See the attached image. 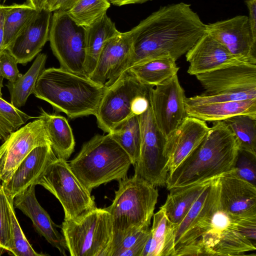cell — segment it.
<instances>
[{
  "mask_svg": "<svg viewBox=\"0 0 256 256\" xmlns=\"http://www.w3.org/2000/svg\"><path fill=\"white\" fill-rule=\"evenodd\" d=\"M129 32L132 52L124 72L160 56L176 60L205 32V24L190 4L180 2L160 7Z\"/></svg>",
  "mask_w": 256,
  "mask_h": 256,
  "instance_id": "cell-1",
  "label": "cell"
},
{
  "mask_svg": "<svg viewBox=\"0 0 256 256\" xmlns=\"http://www.w3.org/2000/svg\"><path fill=\"white\" fill-rule=\"evenodd\" d=\"M239 147L223 121L214 122L200 144L172 172L167 189L200 183L234 168Z\"/></svg>",
  "mask_w": 256,
  "mask_h": 256,
  "instance_id": "cell-2",
  "label": "cell"
},
{
  "mask_svg": "<svg viewBox=\"0 0 256 256\" xmlns=\"http://www.w3.org/2000/svg\"><path fill=\"white\" fill-rule=\"evenodd\" d=\"M106 88L86 76L61 67L50 68L38 76L33 94L49 103L56 112L76 118L96 116Z\"/></svg>",
  "mask_w": 256,
  "mask_h": 256,
  "instance_id": "cell-3",
  "label": "cell"
},
{
  "mask_svg": "<svg viewBox=\"0 0 256 256\" xmlns=\"http://www.w3.org/2000/svg\"><path fill=\"white\" fill-rule=\"evenodd\" d=\"M68 164L76 176L89 190L126 175L132 160L112 137L97 134L82 146Z\"/></svg>",
  "mask_w": 256,
  "mask_h": 256,
  "instance_id": "cell-4",
  "label": "cell"
},
{
  "mask_svg": "<svg viewBox=\"0 0 256 256\" xmlns=\"http://www.w3.org/2000/svg\"><path fill=\"white\" fill-rule=\"evenodd\" d=\"M158 196L155 186L134 174L118 180L112 202L105 208L111 216L112 224L110 250L127 234L150 227Z\"/></svg>",
  "mask_w": 256,
  "mask_h": 256,
  "instance_id": "cell-5",
  "label": "cell"
},
{
  "mask_svg": "<svg viewBox=\"0 0 256 256\" xmlns=\"http://www.w3.org/2000/svg\"><path fill=\"white\" fill-rule=\"evenodd\" d=\"M152 87L125 71L107 88L102 98L95 116L98 127L108 134L133 116L144 113L150 106Z\"/></svg>",
  "mask_w": 256,
  "mask_h": 256,
  "instance_id": "cell-6",
  "label": "cell"
},
{
  "mask_svg": "<svg viewBox=\"0 0 256 256\" xmlns=\"http://www.w3.org/2000/svg\"><path fill=\"white\" fill-rule=\"evenodd\" d=\"M195 76L205 92L186 98L184 104H202L256 98V64H234Z\"/></svg>",
  "mask_w": 256,
  "mask_h": 256,
  "instance_id": "cell-7",
  "label": "cell"
},
{
  "mask_svg": "<svg viewBox=\"0 0 256 256\" xmlns=\"http://www.w3.org/2000/svg\"><path fill=\"white\" fill-rule=\"evenodd\" d=\"M62 232L71 256H108L113 230L105 208H96L76 220H64Z\"/></svg>",
  "mask_w": 256,
  "mask_h": 256,
  "instance_id": "cell-8",
  "label": "cell"
},
{
  "mask_svg": "<svg viewBox=\"0 0 256 256\" xmlns=\"http://www.w3.org/2000/svg\"><path fill=\"white\" fill-rule=\"evenodd\" d=\"M61 204L65 220H76L96 208L94 198L72 170L66 160L56 158L38 180Z\"/></svg>",
  "mask_w": 256,
  "mask_h": 256,
  "instance_id": "cell-9",
  "label": "cell"
},
{
  "mask_svg": "<svg viewBox=\"0 0 256 256\" xmlns=\"http://www.w3.org/2000/svg\"><path fill=\"white\" fill-rule=\"evenodd\" d=\"M48 40L61 68L74 74L86 76L85 27L78 24L66 12L55 11L52 16Z\"/></svg>",
  "mask_w": 256,
  "mask_h": 256,
  "instance_id": "cell-10",
  "label": "cell"
},
{
  "mask_svg": "<svg viewBox=\"0 0 256 256\" xmlns=\"http://www.w3.org/2000/svg\"><path fill=\"white\" fill-rule=\"evenodd\" d=\"M141 142L134 174L154 186H166L168 174L166 153V138L157 128L150 106L138 116Z\"/></svg>",
  "mask_w": 256,
  "mask_h": 256,
  "instance_id": "cell-11",
  "label": "cell"
},
{
  "mask_svg": "<svg viewBox=\"0 0 256 256\" xmlns=\"http://www.w3.org/2000/svg\"><path fill=\"white\" fill-rule=\"evenodd\" d=\"M50 144L44 120L36 117L12 132L0 146V180L6 182L35 148Z\"/></svg>",
  "mask_w": 256,
  "mask_h": 256,
  "instance_id": "cell-12",
  "label": "cell"
},
{
  "mask_svg": "<svg viewBox=\"0 0 256 256\" xmlns=\"http://www.w3.org/2000/svg\"><path fill=\"white\" fill-rule=\"evenodd\" d=\"M150 89V101L155 124L167 138L187 116L186 98L177 74Z\"/></svg>",
  "mask_w": 256,
  "mask_h": 256,
  "instance_id": "cell-13",
  "label": "cell"
},
{
  "mask_svg": "<svg viewBox=\"0 0 256 256\" xmlns=\"http://www.w3.org/2000/svg\"><path fill=\"white\" fill-rule=\"evenodd\" d=\"M205 32L236 58L246 63L256 64V39L252 34L248 16L240 15L205 24Z\"/></svg>",
  "mask_w": 256,
  "mask_h": 256,
  "instance_id": "cell-14",
  "label": "cell"
},
{
  "mask_svg": "<svg viewBox=\"0 0 256 256\" xmlns=\"http://www.w3.org/2000/svg\"><path fill=\"white\" fill-rule=\"evenodd\" d=\"M132 52V38L130 32H119L106 41L94 71L88 77L106 88L110 86L124 72Z\"/></svg>",
  "mask_w": 256,
  "mask_h": 256,
  "instance_id": "cell-15",
  "label": "cell"
},
{
  "mask_svg": "<svg viewBox=\"0 0 256 256\" xmlns=\"http://www.w3.org/2000/svg\"><path fill=\"white\" fill-rule=\"evenodd\" d=\"M222 209L238 218L256 217V186L240 178L234 170L218 178Z\"/></svg>",
  "mask_w": 256,
  "mask_h": 256,
  "instance_id": "cell-16",
  "label": "cell"
},
{
  "mask_svg": "<svg viewBox=\"0 0 256 256\" xmlns=\"http://www.w3.org/2000/svg\"><path fill=\"white\" fill-rule=\"evenodd\" d=\"M52 16V12L38 11L7 48L18 64L26 65L39 54L49 40Z\"/></svg>",
  "mask_w": 256,
  "mask_h": 256,
  "instance_id": "cell-17",
  "label": "cell"
},
{
  "mask_svg": "<svg viewBox=\"0 0 256 256\" xmlns=\"http://www.w3.org/2000/svg\"><path fill=\"white\" fill-rule=\"evenodd\" d=\"M186 58L190 64L188 72L192 76L246 63L231 54L224 45L206 32L186 54Z\"/></svg>",
  "mask_w": 256,
  "mask_h": 256,
  "instance_id": "cell-18",
  "label": "cell"
},
{
  "mask_svg": "<svg viewBox=\"0 0 256 256\" xmlns=\"http://www.w3.org/2000/svg\"><path fill=\"white\" fill-rule=\"evenodd\" d=\"M210 128L206 122L186 116L166 138L168 173L173 171L202 141Z\"/></svg>",
  "mask_w": 256,
  "mask_h": 256,
  "instance_id": "cell-19",
  "label": "cell"
},
{
  "mask_svg": "<svg viewBox=\"0 0 256 256\" xmlns=\"http://www.w3.org/2000/svg\"><path fill=\"white\" fill-rule=\"evenodd\" d=\"M57 157L50 144L33 149L20 163L10 178L2 182L8 196L14 199L36 182L48 166Z\"/></svg>",
  "mask_w": 256,
  "mask_h": 256,
  "instance_id": "cell-20",
  "label": "cell"
},
{
  "mask_svg": "<svg viewBox=\"0 0 256 256\" xmlns=\"http://www.w3.org/2000/svg\"><path fill=\"white\" fill-rule=\"evenodd\" d=\"M36 186L32 184L18 194L14 198V204L31 220L39 234L56 248L62 254L66 256L64 236L57 230L50 216L38 202L35 194Z\"/></svg>",
  "mask_w": 256,
  "mask_h": 256,
  "instance_id": "cell-21",
  "label": "cell"
},
{
  "mask_svg": "<svg viewBox=\"0 0 256 256\" xmlns=\"http://www.w3.org/2000/svg\"><path fill=\"white\" fill-rule=\"evenodd\" d=\"M184 106L187 116L204 122L222 121L240 114L256 118V98Z\"/></svg>",
  "mask_w": 256,
  "mask_h": 256,
  "instance_id": "cell-22",
  "label": "cell"
},
{
  "mask_svg": "<svg viewBox=\"0 0 256 256\" xmlns=\"http://www.w3.org/2000/svg\"><path fill=\"white\" fill-rule=\"evenodd\" d=\"M152 216V227L140 256H175L176 227L162 207Z\"/></svg>",
  "mask_w": 256,
  "mask_h": 256,
  "instance_id": "cell-23",
  "label": "cell"
},
{
  "mask_svg": "<svg viewBox=\"0 0 256 256\" xmlns=\"http://www.w3.org/2000/svg\"><path fill=\"white\" fill-rule=\"evenodd\" d=\"M38 117L44 122L50 146L56 156L68 160L75 146L74 134L68 120L62 116L48 113L42 108Z\"/></svg>",
  "mask_w": 256,
  "mask_h": 256,
  "instance_id": "cell-24",
  "label": "cell"
},
{
  "mask_svg": "<svg viewBox=\"0 0 256 256\" xmlns=\"http://www.w3.org/2000/svg\"><path fill=\"white\" fill-rule=\"evenodd\" d=\"M212 180L173 188L168 190L170 193L166 202L161 207L164 210L168 220L176 227L182 221L194 203Z\"/></svg>",
  "mask_w": 256,
  "mask_h": 256,
  "instance_id": "cell-25",
  "label": "cell"
},
{
  "mask_svg": "<svg viewBox=\"0 0 256 256\" xmlns=\"http://www.w3.org/2000/svg\"><path fill=\"white\" fill-rule=\"evenodd\" d=\"M176 62L170 56H160L140 62L127 70L144 84L154 86L177 74L180 68Z\"/></svg>",
  "mask_w": 256,
  "mask_h": 256,
  "instance_id": "cell-26",
  "label": "cell"
},
{
  "mask_svg": "<svg viewBox=\"0 0 256 256\" xmlns=\"http://www.w3.org/2000/svg\"><path fill=\"white\" fill-rule=\"evenodd\" d=\"M86 57L85 74L94 71L99 55L106 41L119 32L115 24L106 14L92 25L86 27Z\"/></svg>",
  "mask_w": 256,
  "mask_h": 256,
  "instance_id": "cell-27",
  "label": "cell"
},
{
  "mask_svg": "<svg viewBox=\"0 0 256 256\" xmlns=\"http://www.w3.org/2000/svg\"><path fill=\"white\" fill-rule=\"evenodd\" d=\"M47 56L44 53L36 56L28 70L14 82L6 84L10 94V103L19 108L24 106L29 96L33 94L36 80L45 69Z\"/></svg>",
  "mask_w": 256,
  "mask_h": 256,
  "instance_id": "cell-28",
  "label": "cell"
},
{
  "mask_svg": "<svg viewBox=\"0 0 256 256\" xmlns=\"http://www.w3.org/2000/svg\"><path fill=\"white\" fill-rule=\"evenodd\" d=\"M108 134L127 153L134 166L139 158L141 142L138 116H133Z\"/></svg>",
  "mask_w": 256,
  "mask_h": 256,
  "instance_id": "cell-29",
  "label": "cell"
},
{
  "mask_svg": "<svg viewBox=\"0 0 256 256\" xmlns=\"http://www.w3.org/2000/svg\"><path fill=\"white\" fill-rule=\"evenodd\" d=\"M222 121L234 135L239 149L256 154V118L240 114Z\"/></svg>",
  "mask_w": 256,
  "mask_h": 256,
  "instance_id": "cell-30",
  "label": "cell"
},
{
  "mask_svg": "<svg viewBox=\"0 0 256 256\" xmlns=\"http://www.w3.org/2000/svg\"><path fill=\"white\" fill-rule=\"evenodd\" d=\"M38 10L28 4H13L6 18L3 48L5 50Z\"/></svg>",
  "mask_w": 256,
  "mask_h": 256,
  "instance_id": "cell-31",
  "label": "cell"
},
{
  "mask_svg": "<svg viewBox=\"0 0 256 256\" xmlns=\"http://www.w3.org/2000/svg\"><path fill=\"white\" fill-rule=\"evenodd\" d=\"M110 6L108 0H78L70 10L66 12L78 24L86 28L106 14Z\"/></svg>",
  "mask_w": 256,
  "mask_h": 256,
  "instance_id": "cell-32",
  "label": "cell"
},
{
  "mask_svg": "<svg viewBox=\"0 0 256 256\" xmlns=\"http://www.w3.org/2000/svg\"><path fill=\"white\" fill-rule=\"evenodd\" d=\"M34 118L36 117L27 114L0 96V141H4L12 132Z\"/></svg>",
  "mask_w": 256,
  "mask_h": 256,
  "instance_id": "cell-33",
  "label": "cell"
},
{
  "mask_svg": "<svg viewBox=\"0 0 256 256\" xmlns=\"http://www.w3.org/2000/svg\"><path fill=\"white\" fill-rule=\"evenodd\" d=\"M8 197L10 220V250L8 254L15 256H44L36 252L26 238L16 217L14 199Z\"/></svg>",
  "mask_w": 256,
  "mask_h": 256,
  "instance_id": "cell-34",
  "label": "cell"
},
{
  "mask_svg": "<svg viewBox=\"0 0 256 256\" xmlns=\"http://www.w3.org/2000/svg\"><path fill=\"white\" fill-rule=\"evenodd\" d=\"M10 220L8 196L0 184V255L10 250Z\"/></svg>",
  "mask_w": 256,
  "mask_h": 256,
  "instance_id": "cell-35",
  "label": "cell"
},
{
  "mask_svg": "<svg viewBox=\"0 0 256 256\" xmlns=\"http://www.w3.org/2000/svg\"><path fill=\"white\" fill-rule=\"evenodd\" d=\"M233 170L240 178L256 186V154L239 149Z\"/></svg>",
  "mask_w": 256,
  "mask_h": 256,
  "instance_id": "cell-36",
  "label": "cell"
},
{
  "mask_svg": "<svg viewBox=\"0 0 256 256\" xmlns=\"http://www.w3.org/2000/svg\"><path fill=\"white\" fill-rule=\"evenodd\" d=\"M150 232V227L139 229L122 238L110 249L108 256H120L124 252L146 243Z\"/></svg>",
  "mask_w": 256,
  "mask_h": 256,
  "instance_id": "cell-37",
  "label": "cell"
},
{
  "mask_svg": "<svg viewBox=\"0 0 256 256\" xmlns=\"http://www.w3.org/2000/svg\"><path fill=\"white\" fill-rule=\"evenodd\" d=\"M14 58L5 50L0 54V76L10 82H14L22 74L20 72Z\"/></svg>",
  "mask_w": 256,
  "mask_h": 256,
  "instance_id": "cell-38",
  "label": "cell"
},
{
  "mask_svg": "<svg viewBox=\"0 0 256 256\" xmlns=\"http://www.w3.org/2000/svg\"><path fill=\"white\" fill-rule=\"evenodd\" d=\"M78 0H46L44 10L50 12H67Z\"/></svg>",
  "mask_w": 256,
  "mask_h": 256,
  "instance_id": "cell-39",
  "label": "cell"
},
{
  "mask_svg": "<svg viewBox=\"0 0 256 256\" xmlns=\"http://www.w3.org/2000/svg\"><path fill=\"white\" fill-rule=\"evenodd\" d=\"M244 3L249 12L248 18L252 34L256 39V0H246Z\"/></svg>",
  "mask_w": 256,
  "mask_h": 256,
  "instance_id": "cell-40",
  "label": "cell"
},
{
  "mask_svg": "<svg viewBox=\"0 0 256 256\" xmlns=\"http://www.w3.org/2000/svg\"><path fill=\"white\" fill-rule=\"evenodd\" d=\"M12 7V4L9 6L0 5V54L4 50L3 42L6 18Z\"/></svg>",
  "mask_w": 256,
  "mask_h": 256,
  "instance_id": "cell-41",
  "label": "cell"
},
{
  "mask_svg": "<svg viewBox=\"0 0 256 256\" xmlns=\"http://www.w3.org/2000/svg\"><path fill=\"white\" fill-rule=\"evenodd\" d=\"M152 0H108L110 4L117 6L129 4H143Z\"/></svg>",
  "mask_w": 256,
  "mask_h": 256,
  "instance_id": "cell-42",
  "label": "cell"
},
{
  "mask_svg": "<svg viewBox=\"0 0 256 256\" xmlns=\"http://www.w3.org/2000/svg\"><path fill=\"white\" fill-rule=\"evenodd\" d=\"M46 0H26V3L38 11L44 10Z\"/></svg>",
  "mask_w": 256,
  "mask_h": 256,
  "instance_id": "cell-43",
  "label": "cell"
},
{
  "mask_svg": "<svg viewBox=\"0 0 256 256\" xmlns=\"http://www.w3.org/2000/svg\"></svg>",
  "mask_w": 256,
  "mask_h": 256,
  "instance_id": "cell-44",
  "label": "cell"
},
{
  "mask_svg": "<svg viewBox=\"0 0 256 256\" xmlns=\"http://www.w3.org/2000/svg\"></svg>",
  "mask_w": 256,
  "mask_h": 256,
  "instance_id": "cell-45",
  "label": "cell"
}]
</instances>
